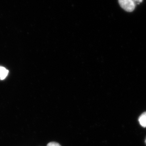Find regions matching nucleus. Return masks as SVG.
<instances>
[{
    "label": "nucleus",
    "instance_id": "nucleus-6",
    "mask_svg": "<svg viewBox=\"0 0 146 146\" xmlns=\"http://www.w3.org/2000/svg\"><path fill=\"white\" fill-rule=\"evenodd\" d=\"M145 142H146V141H145Z\"/></svg>",
    "mask_w": 146,
    "mask_h": 146
},
{
    "label": "nucleus",
    "instance_id": "nucleus-2",
    "mask_svg": "<svg viewBox=\"0 0 146 146\" xmlns=\"http://www.w3.org/2000/svg\"><path fill=\"white\" fill-rule=\"evenodd\" d=\"M9 72L8 70H7L6 68L0 66V79L4 80L8 76Z\"/></svg>",
    "mask_w": 146,
    "mask_h": 146
},
{
    "label": "nucleus",
    "instance_id": "nucleus-4",
    "mask_svg": "<svg viewBox=\"0 0 146 146\" xmlns=\"http://www.w3.org/2000/svg\"><path fill=\"white\" fill-rule=\"evenodd\" d=\"M47 146H61L59 143L56 142H50L48 144Z\"/></svg>",
    "mask_w": 146,
    "mask_h": 146
},
{
    "label": "nucleus",
    "instance_id": "nucleus-5",
    "mask_svg": "<svg viewBox=\"0 0 146 146\" xmlns=\"http://www.w3.org/2000/svg\"><path fill=\"white\" fill-rule=\"evenodd\" d=\"M136 3H137L139 4V3H142L143 0H134Z\"/></svg>",
    "mask_w": 146,
    "mask_h": 146
},
{
    "label": "nucleus",
    "instance_id": "nucleus-3",
    "mask_svg": "<svg viewBox=\"0 0 146 146\" xmlns=\"http://www.w3.org/2000/svg\"><path fill=\"white\" fill-rule=\"evenodd\" d=\"M139 121L141 126L144 128L146 127V111L141 114L139 118Z\"/></svg>",
    "mask_w": 146,
    "mask_h": 146
},
{
    "label": "nucleus",
    "instance_id": "nucleus-1",
    "mask_svg": "<svg viewBox=\"0 0 146 146\" xmlns=\"http://www.w3.org/2000/svg\"><path fill=\"white\" fill-rule=\"evenodd\" d=\"M119 5L123 10L128 12L133 11L136 7L134 0H118Z\"/></svg>",
    "mask_w": 146,
    "mask_h": 146
}]
</instances>
